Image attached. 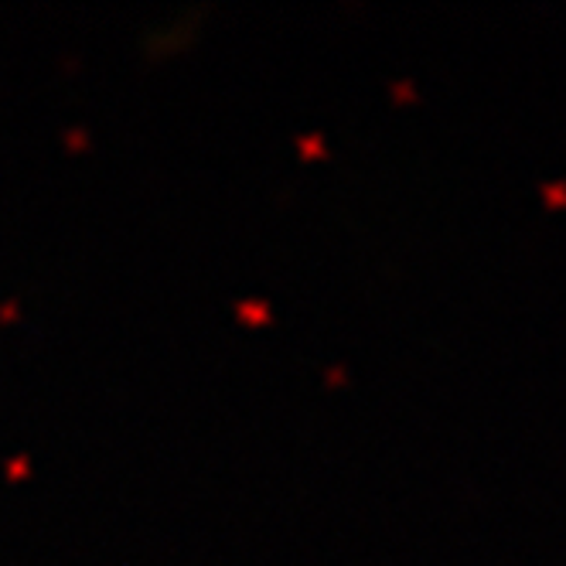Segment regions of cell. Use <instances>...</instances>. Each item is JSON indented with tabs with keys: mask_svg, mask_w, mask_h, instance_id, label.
<instances>
[{
	"mask_svg": "<svg viewBox=\"0 0 566 566\" xmlns=\"http://www.w3.org/2000/svg\"><path fill=\"white\" fill-rule=\"evenodd\" d=\"M539 191L549 206H566V181H543Z\"/></svg>",
	"mask_w": 566,
	"mask_h": 566,
	"instance_id": "cell-1",
	"label": "cell"
}]
</instances>
